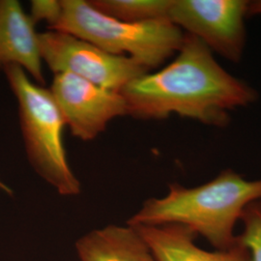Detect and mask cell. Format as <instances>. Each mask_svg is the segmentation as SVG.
Instances as JSON below:
<instances>
[{"label":"cell","instance_id":"1","mask_svg":"<svg viewBox=\"0 0 261 261\" xmlns=\"http://www.w3.org/2000/svg\"><path fill=\"white\" fill-rule=\"evenodd\" d=\"M120 93L134 118L165 120L175 114L216 128L226 127L231 112L258 99L253 87L228 73L188 33L170 63L135 79Z\"/></svg>","mask_w":261,"mask_h":261},{"label":"cell","instance_id":"2","mask_svg":"<svg viewBox=\"0 0 261 261\" xmlns=\"http://www.w3.org/2000/svg\"><path fill=\"white\" fill-rule=\"evenodd\" d=\"M257 200H261V178L247 180L227 168L199 186L170 184L166 196L145 200L127 224H180L217 250H226L237 241L234 228L244 210Z\"/></svg>","mask_w":261,"mask_h":261},{"label":"cell","instance_id":"3","mask_svg":"<svg viewBox=\"0 0 261 261\" xmlns=\"http://www.w3.org/2000/svg\"><path fill=\"white\" fill-rule=\"evenodd\" d=\"M19 109L28 162L61 196H77L81 181L69 165L63 142L64 118L49 89L36 84L19 66L2 69Z\"/></svg>","mask_w":261,"mask_h":261},{"label":"cell","instance_id":"4","mask_svg":"<svg viewBox=\"0 0 261 261\" xmlns=\"http://www.w3.org/2000/svg\"><path fill=\"white\" fill-rule=\"evenodd\" d=\"M51 30L84 39L113 56H128L147 72L177 54L185 33L169 19L130 23L113 19L85 0H60Z\"/></svg>","mask_w":261,"mask_h":261},{"label":"cell","instance_id":"5","mask_svg":"<svg viewBox=\"0 0 261 261\" xmlns=\"http://www.w3.org/2000/svg\"><path fill=\"white\" fill-rule=\"evenodd\" d=\"M43 63L56 74L79 76L120 92L132 81L148 73L128 56H113L84 39L59 30L39 33Z\"/></svg>","mask_w":261,"mask_h":261},{"label":"cell","instance_id":"6","mask_svg":"<svg viewBox=\"0 0 261 261\" xmlns=\"http://www.w3.org/2000/svg\"><path fill=\"white\" fill-rule=\"evenodd\" d=\"M248 0H172L168 19L213 54L238 63L247 45Z\"/></svg>","mask_w":261,"mask_h":261},{"label":"cell","instance_id":"7","mask_svg":"<svg viewBox=\"0 0 261 261\" xmlns=\"http://www.w3.org/2000/svg\"><path fill=\"white\" fill-rule=\"evenodd\" d=\"M49 90L66 126L79 140H94L112 119L128 115L127 103L120 92L71 74L54 75Z\"/></svg>","mask_w":261,"mask_h":261},{"label":"cell","instance_id":"8","mask_svg":"<svg viewBox=\"0 0 261 261\" xmlns=\"http://www.w3.org/2000/svg\"><path fill=\"white\" fill-rule=\"evenodd\" d=\"M35 23L17 0H0V68H22L33 82L45 84Z\"/></svg>","mask_w":261,"mask_h":261},{"label":"cell","instance_id":"9","mask_svg":"<svg viewBox=\"0 0 261 261\" xmlns=\"http://www.w3.org/2000/svg\"><path fill=\"white\" fill-rule=\"evenodd\" d=\"M147 244L156 261H251L238 240L226 250L208 252L196 246V234L180 224L133 225Z\"/></svg>","mask_w":261,"mask_h":261},{"label":"cell","instance_id":"10","mask_svg":"<svg viewBox=\"0 0 261 261\" xmlns=\"http://www.w3.org/2000/svg\"><path fill=\"white\" fill-rule=\"evenodd\" d=\"M81 261H156L135 226L108 225L75 243Z\"/></svg>","mask_w":261,"mask_h":261},{"label":"cell","instance_id":"11","mask_svg":"<svg viewBox=\"0 0 261 261\" xmlns=\"http://www.w3.org/2000/svg\"><path fill=\"white\" fill-rule=\"evenodd\" d=\"M105 15L130 23L168 19L172 0H90Z\"/></svg>","mask_w":261,"mask_h":261},{"label":"cell","instance_id":"12","mask_svg":"<svg viewBox=\"0 0 261 261\" xmlns=\"http://www.w3.org/2000/svg\"><path fill=\"white\" fill-rule=\"evenodd\" d=\"M240 221L243 229L238 240L249 252L251 261H261V200L247 206Z\"/></svg>","mask_w":261,"mask_h":261},{"label":"cell","instance_id":"13","mask_svg":"<svg viewBox=\"0 0 261 261\" xmlns=\"http://www.w3.org/2000/svg\"><path fill=\"white\" fill-rule=\"evenodd\" d=\"M30 3L29 16L35 24L40 21H45L48 29L56 25L61 13V1L33 0Z\"/></svg>","mask_w":261,"mask_h":261},{"label":"cell","instance_id":"14","mask_svg":"<svg viewBox=\"0 0 261 261\" xmlns=\"http://www.w3.org/2000/svg\"><path fill=\"white\" fill-rule=\"evenodd\" d=\"M247 16L248 18L261 17V0L248 1Z\"/></svg>","mask_w":261,"mask_h":261},{"label":"cell","instance_id":"15","mask_svg":"<svg viewBox=\"0 0 261 261\" xmlns=\"http://www.w3.org/2000/svg\"><path fill=\"white\" fill-rule=\"evenodd\" d=\"M0 191H3V192H5L8 195H12L13 194V191L7 185H5L1 180H0Z\"/></svg>","mask_w":261,"mask_h":261}]
</instances>
